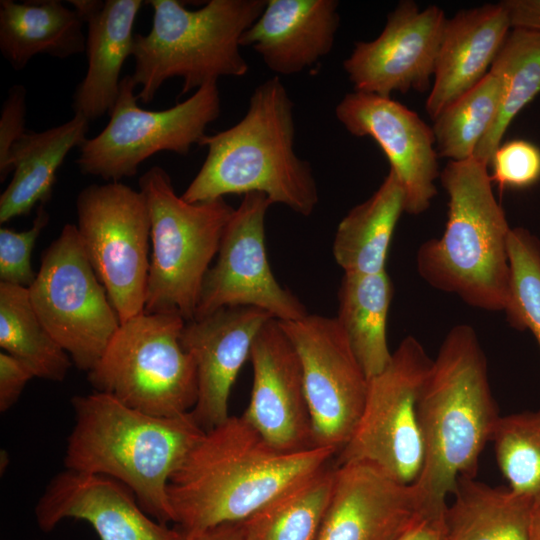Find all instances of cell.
<instances>
[{
	"mask_svg": "<svg viewBox=\"0 0 540 540\" xmlns=\"http://www.w3.org/2000/svg\"><path fill=\"white\" fill-rule=\"evenodd\" d=\"M337 454L324 446L279 450L242 415L229 416L204 432L172 474L167 487L172 522L190 532L243 521Z\"/></svg>",
	"mask_w": 540,
	"mask_h": 540,
	"instance_id": "6da1fadb",
	"label": "cell"
},
{
	"mask_svg": "<svg viewBox=\"0 0 540 540\" xmlns=\"http://www.w3.org/2000/svg\"><path fill=\"white\" fill-rule=\"evenodd\" d=\"M487 358L468 324L446 334L424 382L419 419L425 461L413 484L419 510L443 511L460 477L475 478L499 419Z\"/></svg>",
	"mask_w": 540,
	"mask_h": 540,
	"instance_id": "7a4b0ae2",
	"label": "cell"
},
{
	"mask_svg": "<svg viewBox=\"0 0 540 540\" xmlns=\"http://www.w3.org/2000/svg\"><path fill=\"white\" fill-rule=\"evenodd\" d=\"M71 404L66 469L115 479L149 516L172 522L169 480L205 432L192 413L155 416L97 391L74 396Z\"/></svg>",
	"mask_w": 540,
	"mask_h": 540,
	"instance_id": "3957f363",
	"label": "cell"
},
{
	"mask_svg": "<svg viewBox=\"0 0 540 540\" xmlns=\"http://www.w3.org/2000/svg\"><path fill=\"white\" fill-rule=\"evenodd\" d=\"M294 141L293 102L281 79L272 77L254 89L238 123L203 139L206 159L182 199L196 203L259 192L273 204L311 215L319 203L318 187Z\"/></svg>",
	"mask_w": 540,
	"mask_h": 540,
	"instance_id": "277c9868",
	"label": "cell"
},
{
	"mask_svg": "<svg viewBox=\"0 0 540 540\" xmlns=\"http://www.w3.org/2000/svg\"><path fill=\"white\" fill-rule=\"evenodd\" d=\"M448 195L443 234L420 245L416 268L431 287L477 309L505 312L510 298L511 228L492 189L488 166L471 157L440 173Z\"/></svg>",
	"mask_w": 540,
	"mask_h": 540,
	"instance_id": "5b68a950",
	"label": "cell"
},
{
	"mask_svg": "<svg viewBox=\"0 0 540 540\" xmlns=\"http://www.w3.org/2000/svg\"><path fill=\"white\" fill-rule=\"evenodd\" d=\"M267 0H210L189 10L177 0H149L152 27L146 35L135 34L131 75L136 94L150 103L161 85L180 77L179 96L199 89L219 77H242L249 65L240 52V38L257 20Z\"/></svg>",
	"mask_w": 540,
	"mask_h": 540,
	"instance_id": "8992f818",
	"label": "cell"
},
{
	"mask_svg": "<svg viewBox=\"0 0 540 540\" xmlns=\"http://www.w3.org/2000/svg\"><path fill=\"white\" fill-rule=\"evenodd\" d=\"M138 184L149 213L152 243L144 312L177 314L191 321L234 208L224 198L185 201L160 166L148 169Z\"/></svg>",
	"mask_w": 540,
	"mask_h": 540,
	"instance_id": "52a82bcc",
	"label": "cell"
},
{
	"mask_svg": "<svg viewBox=\"0 0 540 540\" xmlns=\"http://www.w3.org/2000/svg\"><path fill=\"white\" fill-rule=\"evenodd\" d=\"M186 321L177 314L142 312L124 323L87 373L97 392L147 414L173 417L191 412L197 373L181 344Z\"/></svg>",
	"mask_w": 540,
	"mask_h": 540,
	"instance_id": "ba28073f",
	"label": "cell"
},
{
	"mask_svg": "<svg viewBox=\"0 0 540 540\" xmlns=\"http://www.w3.org/2000/svg\"><path fill=\"white\" fill-rule=\"evenodd\" d=\"M432 362L415 337L400 342L387 367L369 378L362 412L337 465L366 464L407 485L418 480L425 461L419 398Z\"/></svg>",
	"mask_w": 540,
	"mask_h": 540,
	"instance_id": "9c48e42d",
	"label": "cell"
},
{
	"mask_svg": "<svg viewBox=\"0 0 540 540\" xmlns=\"http://www.w3.org/2000/svg\"><path fill=\"white\" fill-rule=\"evenodd\" d=\"M131 75L121 79L119 95L106 127L80 147L76 164L84 175L120 182L134 176L142 162L160 151L187 155L201 145L207 126L221 111L217 82L204 84L188 99L165 110L137 105Z\"/></svg>",
	"mask_w": 540,
	"mask_h": 540,
	"instance_id": "30bf717a",
	"label": "cell"
},
{
	"mask_svg": "<svg viewBox=\"0 0 540 540\" xmlns=\"http://www.w3.org/2000/svg\"><path fill=\"white\" fill-rule=\"evenodd\" d=\"M28 289L32 305L52 337L78 369L90 371L120 321L76 225L65 224L43 252L36 279Z\"/></svg>",
	"mask_w": 540,
	"mask_h": 540,
	"instance_id": "8fae6325",
	"label": "cell"
},
{
	"mask_svg": "<svg viewBox=\"0 0 540 540\" xmlns=\"http://www.w3.org/2000/svg\"><path fill=\"white\" fill-rule=\"evenodd\" d=\"M77 230L120 324L144 312L151 233L142 193L122 182L92 184L76 198Z\"/></svg>",
	"mask_w": 540,
	"mask_h": 540,
	"instance_id": "7c38bea8",
	"label": "cell"
},
{
	"mask_svg": "<svg viewBox=\"0 0 540 540\" xmlns=\"http://www.w3.org/2000/svg\"><path fill=\"white\" fill-rule=\"evenodd\" d=\"M278 322L301 363L314 443L339 453L358 422L369 379L336 317Z\"/></svg>",
	"mask_w": 540,
	"mask_h": 540,
	"instance_id": "4fadbf2b",
	"label": "cell"
},
{
	"mask_svg": "<svg viewBox=\"0 0 540 540\" xmlns=\"http://www.w3.org/2000/svg\"><path fill=\"white\" fill-rule=\"evenodd\" d=\"M273 203L263 193L244 195L228 221L217 258L205 275L194 319L221 308L248 306L282 322L309 314L272 273L265 248V216Z\"/></svg>",
	"mask_w": 540,
	"mask_h": 540,
	"instance_id": "5bb4252c",
	"label": "cell"
},
{
	"mask_svg": "<svg viewBox=\"0 0 540 540\" xmlns=\"http://www.w3.org/2000/svg\"><path fill=\"white\" fill-rule=\"evenodd\" d=\"M446 21L438 6L420 10L413 1H400L380 35L355 43L344 60L354 90L384 97L429 90Z\"/></svg>",
	"mask_w": 540,
	"mask_h": 540,
	"instance_id": "9a60e30c",
	"label": "cell"
},
{
	"mask_svg": "<svg viewBox=\"0 0 540 540\" xmlns=\"http://www.w3.org/2000/svg\"><path fill=\"white\" fill-rule=\"evenodd\" d=\"M335 114L350 134L371 137L384 152L402 186L404 212H425L437 194L435 180L440 176L432 128L391 97L359 91L346 94Z\"/></svg>",
	"mask_w": 540,
	"mask_h": 540,
	"instance_id": "2e32d148",
	"label": "cell"
},
{
	"mask_svg": "<svg viewBox=\"0 0 540 540\" xmlns=\"http://www.w3.org/2000/svg\"><path fill=\"white\" fill-rule=\"evenodd\" d=\"M249 359L253 382L242 417L279 450L316 446L301 363L278 320L271 318L261 328Z\"/></svg>",
	"mask_w": 540,
	"mask_h": 540,
	"instance_id": "e0dca14e",
	"label": "cell"
},
{
	"mask_svg": "<svg viewBox=\"0 0 540 540\" xmlns=\"http://www.w3.org/2000/svg\"><path fill=\"white\" fill-rule=\"evenodd\" d=\"M271 318L264 310L237 306L185 323L181 344L193 358L197 373V400L191 413L203 430L230 416L232 386L250 358L257 334Z\"/></svg>",
	"mask_w": 540,
	"mask_h": 540,
	"instance_id": "ac0fdd59",
	"label": "cell"
},
{
	"mask_svg": "<svg viewBox=\"0 0 540 540\" xmlns=\"http://www.w3.org/2000/svg\"><path fill=\"white\" fill-rule=\"evenodd\" d=\"M38 526L51 531L65 518L89 522L100 540H180V531L149 516L121 482L66 469L46 486L35 507Z\"/></svg>",
	"mask_w": 540,
	"mask_h": 540,
	"instance_id": "d6986e66",
	"label": "cell"
},
{
	"mask_svg": "<svg viewBox=\"0 0 540 540\" xmlns=\"http://www.w3.org/2000/svg\"><path fill=\"white\" fill-rule=\"evenodd\" d=\"M418 511L413 484L366 464H336L332 498L316 540H397Z\"/></svg>",
	"mask_w": 540,
	"mask_h": 540,
	"instance_id": "ffe728a7",
	"label": "cell"
},
{
	"mask_svg": "<svg viewBox=\"0 0 540 540\" xmlns=\"http://www.w3.org/2000/svg\"><path fill=\"white\" fill-rule=\"evenodd\" d=\"M336 0H267L240 46L260 55L279 75L303 71L328 55L339 27Z\"/></svg>",
	"mask_w": 540,
	"mask_h": 540,
	"instance_id": "44dd1931",
	"label": "cell"
},
{
	"mask_svg": "<svg viewBox=\"0 0 540 540\" xmlns=\"http://www.w3.org/2000/svg\"><path fill=\"white\" fill-rule=\"evenodd\" d=\"M510 29L501 2L461 10L447 19L426 101L432 120L489 73Z\"/></svg>",
	"mask_w": 540,
	"mask_h": 540,
	"instance_id": "7402d4cb",
	"label": "cell"
},
{
	"mask_svg": "<svg viewBox=\"0 0 540 540\" xmlns=\"http://www.w3.org/2000/svg\"><path fill=\"white\" fill-rule=\"evenodd\" d=\"M87 24L88 69L73 95L75 114L88 121L110 114L120 90L121 69L132 56L133 27L141 0H72Z\"/></svg>",
	"mask_w": 540,
	"mask_h": 540,
	"instance_id": "603a6c76",
	"label": "cell"
},
{
	"mask_svg": "<svg viewBox=\"0 0 540 540\" xmlns=\"http://www.w3.org/2000/svg\"><path fill=\"white\" fill-rule=\"evenodd\" d=\"M89 122L74 114L67 122L41 132H25L12 146L3 182L13 177L0 196V223L29 214L52 196L56 174L67 154L88 139Z\"/></svg>",
	"mask_w": 540,
	"mask_h": 540,
	"instance_id": "cb8c5ba5",
	"label": "cell"
},
{
	"mask_svg": "<svg viewBox=\"0 0 540 540\" xmlns=\"http://www.w3.org/2000/svg\"><path fill=\"white\" fill-rule=\"evenodd\" d=\"M83 20L58 0L0 1V50L15 70L38 54L64 59L86 51Z\"/></svg>",
	"mask_w": 540,
	"mask_h": 540,
	"instance_id": "d4e9b609",
	"label": "cell"
},
{
	"mask_svg": "<svg viewBox=\"0 0 540 540\" xmlns=\"http://www.w3.org/2000/svg\"><path fill=\"white\" fill-rule=\"evenodd\" d=\"M453 495L444 512V540H530V498L466 476Z\"/></svg>",
	"mask_w": 540,
	"mask_h": 540,
	"instance_id": "484cf974",
	"label": "cell"
},
{
	"mask_svg": "<svg viewBox=\"0 0 540 540\" xmlns=\"http://www.w3.org/2000/svg\"><path fill=\"white\" fill-rule=\"evenodd\" d=\"M404 212V192L390 170L379 188L339 222L332 252L344 273L375 274L385 270L393 232Z\"/></svg>",
	"mask_w": 540,
	"mask_h": 540,
	"instance_id": "4316f807",
	"label": "cell"
},
{
	"mask_svg": "<svg viewBox=\"0 0 540 540\" xmlns=\"http://www.w3.org/2000/svg\"><path fill=\"white\" fill-rule=\"evenodd\" d=\"M392 296L386 271L342 277L336 319L368 379L383 371L392 357L386 336Z\"/></svg>",
	"mask_w": 540,
	"mask_h": 540,
	"instance_id": "83f0119b",
	"label": "cell"
},
{
	"mask_svg": "<svg viewBox=\"0 0 540 540\" xmlns=\"http://www.w3.org/2000/svg\"><path fill=\"white\" fill-rule=\"evenodd\" d=\"M335 475L336 464L329 463L241 521L245 540H316Z\"/></svg>",
	"mask_w": 540,
	"mask_h": 540,
	"instance_id": "f1b7e54d",
	"label": "cell"
},
{
	"mask_svg": "<svg viewBox=\"0 0 540 540\" xmlns=\"http://www.w3.org/2000/svg\"><path fill=\"white\" fill-rule=\"evenodd\" d=\"M489 72L500 81L499 106L473 156L488 167L513 119L540 93V33L512 29Z\"/></svg>",
	"mask_w": 540,
	"mask_h": 540,
	"instance_id": "f546056e",
	"label": "cell"
},
{
	"mask_svg": "<svg viewBox=\"0 0 540 540\" xmlns=\"http://www.w3.org/2000/svg\"><path fill=\"white\" fill-rule=\"evenodd\" d=\"M0 347L35 377L60 382L73 364L37 315L29 289L0 282Z\"/></svg>",
	"mask_w": 540,
	"mask_h": 540,
	"instance_id": "4dcf8cb0",
	"label": "cell"
},
{
	"mask_svg": "<svg viewBox=\"0 0 540 540\" xmlns=\"http://www.w3.org/2000/svg\"><path fill=\"white\" fill-rule=\"evenodd\" d=\"M500 91L499 79L489 72L439 113L432 127L438 156L450 161L474 156L495 121Z\"/></svg>",
	"mask_w": 540,
	"mask_h": 540,
	"instance_id": "1f68e13d",
	"label": "cell"
},
{
	"mask_svg": "<svg viewBox=\"0 0 540 540\" xmlns=\"http://www.w3.org/2000/svg\"><path fill=\"white\" fill-rule=\"evenodd\" d=\"M491 441L509 488L540 507V410L500 416Z\"/></svg>",
	"mask_w": 540,
	"mask_h": 540,
	"instance_id": "d6a6232c",
	"label": "cell"
},
{
	"mask_svg": "<svg viewBox=\"0 0 540 540\" xmlns=\"http://www.w3.org/2000/svg\"><path fill=\"white\" fill-rule=\"evenodd\" d=\"M508 254L511 288L507 320L518 330H530L540 347V243L527 229L511 228Z\"/></svg>",
	"mask_w": 540,
	"mask_h": 540,
	"instance_id": "836d02e7",
	"label": "cell"
},
{
	"mask_svg": "<svg viewBox=\"0 0 540 540\" xmlns=\"http://www.w3.org/2000/svg\"><path fill=\"white\" fill-rule=\"evenodd\" d=\"M45 205L37 208L32 226L25 231L0 229V282L30 288L36 279L31 255L41 231L49 222Z\"/></svg>",
	"mask_w": 540,
	"mask_h": 540,
	"instance_id": "e575fe53",
	"label": "cell"
},
{
	"mask_svg": "<svg viewBox=\"0 0 540 540\" xmlns=\"http://www.w3.org/2000/svg\"><path fill=\"white\" fill-rule=\"evenodd\" d=\"M490 166L491 180L500 189H522L540 179V149L533 143L516 139L501 144Z\"/></svg>",
	"mask_w": 540,
	"mask_h": 540,
	"instance_id": "d590c367",
	"label": "cell"
},
{
	"mask_svg": "<svg viewBox=\"0 0 540 540\" xmlns=\"http://www.w3.org/2000/svg\"><path fill=\"white\" fill-rule=\"evenodd\" d=\"M25 96V88L22 85H14L3 103L0 117V176L5 172L12 146L26 132Z\"/></svg>",
	"mask_w": 540,
	"mask_h": 540,
	"instance_id": "8d00e7d4",
	"label": "cell"
},
{
	"mask_svg": "<svg viewBox=\"0 0 540 540\" xmlns=\"http://www.w3.org/2000/svg\"><path fill=\"white\" fill-rule=\"evenodd\" d=\"M35 377L31 368L11 354L0 352V411L6 412L19 399L24 387Z\"/></svg>",
	"mask_w": 540,
	"mask_h": 540,
	"instance_id": "74e56055",
	"label": "cell"
},
{
	"mask_svg": "<svg viewBox=\"0 0 540 540\" xmlns=\"http://www.w3.org/2000/svg\"><path fill=\"white\" fill-rule=\"evenodd\" d=\"M444 512L419 510L397 540H444Z\"/></svg>",
	"mask_w": 540,
	"mask_h": 540,
	"instance_id": "f35d334b",
	"label": "cell"
},
{
	"mask_svg": "<svg viewBox=\"0 0 540 540\" xmlns=\"http://www.w3.org/2000/svg\"><path fill=\"white\" fill-rule=\"evenodd\" d=\"M504 6L511 29L540 33V0H505Z\"/></svg>",
	"mask_w": 540,
	"mask_h": 540,
	"instance_id": "ab89813d",
	"label": "cell"
},
{
	"mask_svg": "<svg viewBox=\"0 0 540 540\" xmlns=\"http://www.w3.org/2000/svg\"><path fill=\"white\" fill-rule=\"evenodd\" d=\"M178 530L180 531V540H245L241 521L223 523L199 531Z\"/></svg>",
	"mask_w": 540,
	"mask_h": 540,
	"instance_id": "60d3db41",
	"label": "cell"
},
{
	"mask_svg": "<svg viewBox=\"0 0 540 540\" xmlns=\"http://www.w3.org/2000/svg\"><path fill=\"white\" fill-rule=\"evenodd\" d=\"M530 540H540V507L533 506Z\"/></svg>",
	"mask_w": 540,
	"mask_h": 540,
	"instance_id": "b9f144b4",
	"label": "cell"
}]
</instances>
